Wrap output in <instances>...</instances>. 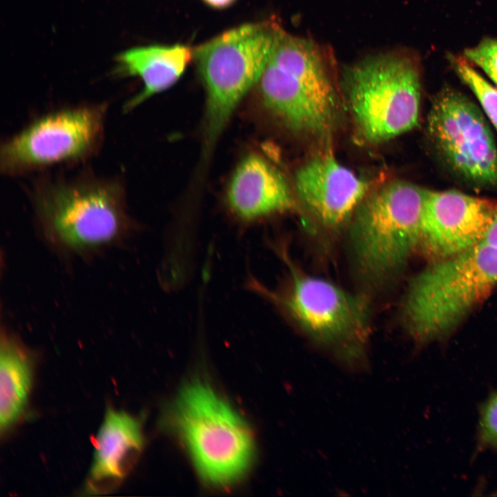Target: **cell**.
<instances>
[{
	"instance_id": "19",
	"label": "cell",
	"mask_w": 497,
	"mask_h": 497,
	"mask_svg": "<svg viewBox=\"0 0 497 497\" xmlns=\"http://www.w3.org/2000/svg\"><path fill=\"white\" fill-rule=\"evenodd\" d=\"M467 61L478 66L497 85V38L487 37L464 51Z\"/></svg>"
},
{
	"instance_id": "7",
	"label": "cell",
	"mask_w": 497,
	"mask_h": 497,
	"mask_svg": "<svg viewBox=\"0 0 497 497\" xmlns=\"http://www.w3.org/2000/svg\"><path fill=\"white\" fill-rule=\"evenodd\" d=\"M344 89L357 131L367 142L388 141L418 122L420 70L409 55L385 54L360 61L347 72Z\"/></svg>"
},
{
	"instance_id": "13",
	"label": "cell",
	"mask_w": 497,
	"mask_h": 497,
	"mask_svg": "<svg viewBox=\"0 0 497 497\" xmlns=\"http://www.w3.org/2000/svg\"><path fill=\"white\" fill-rule=\"evenodd\" d=\"M227 204L244 222L293 210L295 202L281 173L257 155L244 159L233 174L227 190Z\"/></svg>"
},
{
	"instance_id": "14",
	"label": "cell",
	"mask_w": 497,
	"mask_h": 497,
	"mask_svg": "<svg viewBox=\"0 0 497 497\" xmlns=\"http://www.w3.org/2000/svg\"><path fill=\"white\" fill-rule=\"evenodd\" d=\"M257 85L263 105L288 129L323 136L335 126L338 117L271 62L266 64Z\"/></svg>"
},
{
	"instance_id": "4",
	"label": "cell",
	"mask_w": 497,
	"mask_h": 497,
	"mask_svg": "<svg viewBox=\"0 0 497 497\" xmlns=\"http://www.w3.org/2000/svg\"><path fill=\"white\" fill-rule=\"evenodd\" d=\"M427 189L396 180L367 195L353 215L349 246L354 267L369 284L387 282L420 246Z\"/></svg>"
},
{
	"instance_id": "8",
	"label": "cell",
	"mask_w": 497,
	"mask_h": 497,
	"mask_svg": "<svg viewBox=\"0 0 497 497\" xmlns=\"http://www.w3.org/2000/svg\"><path fill=\"white\" fill-rule=\"evenodd\" d=\"M107 106L79 105L44 114L1 144L0 169L14 177L86 160L102 143Z\"/></svg>"
},
{
	"instance_id": "20",
	"label": "cell",
	"mask_w": 497,
	"mask_h": 497,
	"mask_svg": "<svg viewBox=\"0 0 497 497\" xmlns=\"http://www.w3.org/2000/svg\"><path fill=\"white\" fill-rule=\"evenodd\" d=\"M480 243L497 249V213L490 223Z\"/></svg>"
},
{
	"instance_id": "16",
	"label": "cell",
	"mask_w": 497,
	"mask_h": 497,
	"mask_svg": "<svg viewBox=\"0 0 497 497\" xmlns=\"http://www.w3.org/2000/svg\"><path fill=\"white\" fill-rule=\"evenodd\" d=\"M35 358L17 337L1 332L0 342V431L6 433L26 409L32 387Z\"/></svg>"
},
{
	"instance_id": "1",
	"label": "cell",
	"mask_w": 497,
	"mask_h": 497,
	"mask_svg": "<svg viewBox=\"0 0 497 497\" xmlns=\"http://www.w3.org/2000/svg\"><path fill=\"white\" fill-rule=\"evenodd\" d=\"M31 201L46 240L68 254L107 248L126 237L133 226L124 187L115 177H45L34 184Z\"/></svg>"
},
{
	"instance_id": "2",
	"label": "cell",
	"mask_w": 497,
	"mask_h": 497,
	"mask_svg": "<svg viewBox=\"0 0 497 497\" xmlns=\"http://www.w3.org/2000/svg\"><path fill=\"white\" fill-rule=\"evenodd\" d=\"M497 284V249L480 243L436 260L414 276L402 304L403 320L414 342L446 338Z\"/></svg>"
},
{
	"instance_id": "12",
	"label": "cell",
	"mask_w": 497,
	"mask_h": 497,
	"mask_svg": "<svg viewBox=\"0 0 497 497\" xmlns=\"http://www.w3.org/2000/svg\"><path fill=\"white\" fill-rule=\"evenodd\" d=\"M143 442L142 426L137 418L124 411L108 408L95 438L93 458L84 491L101 495L115 489L132 469Z\"/></svg>"
},
{
	"instance_id": "9",
	"label": "cell",
	"mask_w": 497,
	"mask_h": 497,
	"mask_svg": "<svg viewBox=\"0 0 497 497\" xmlns=\"http://www.w3.org/2000/svg\"><path fill=\"white\" fill-rule=\"evenodd\" d=\"M435 148L458 175L476 185L497 188V148L480 108L446 87L436 94L427 117Z\"/></svg>"
},
{
	"instance_id": "18",
	"label": "cell",
	"mask_w": 497,
	"mask_h": 497,
	"mask_svg": "<svg viewBox=\"0 0 497 497\" xmlns=\"http://www.w3.org/2000/svg\"><path fill=\"white\" fill-rule=\"evenodd\" d=\"M473 458L485 451L497 455V388L489 391L478 407Z\"/></svg>"
},
{
	"instance_id": "3",
	"label": "cell",
	"mask_w": 497,
	"mask_h": 497,
	"mask_svg": "<svg viewBox=\"0 0 497 497\" xmlns=\"http://www.w3.org/2000/svg\"><path fill=\"white\" fill-rule=\"evenodd\" d=\"M279 248L289 269L286 286L273 292L254 279L248 286L279 306L310 339L345 366L362 367L369 332L366 298L304 273Z\"/></svg>"
},
{
	"instance_id": "6",
	"label": "cell",
	"mask_w": 497,
	"mask_h": 497,
	"mask_svg": "<svg viewBox=\"0 0 497 497\" xmlns=\"http://www.w3.org/2000/svg\"><path fill=\"white\" fill-rule=\"evenodd\" d=\"M281 29L270 21L245 23L193 49V60L206 91L205 155L241 100L257 84Z\"/></svg>"
},
{
	"instance_id": "10",
	"label": "cell",
	"mask_w": 497,
	"mask_h": 497,
	"mask_svg": "<svg viewBox=\"0 0 497 497\" xmlns=\"http://www.w3.org/2000/svg\"><path fill=\"white\" fill-rule=\"evenodd\" d=\"M496 213L493 200L427 189L420 245L436 260L461 253L480 243Z\"/></svg>"
},
{
	"instance_id": "17",
	"label": "cell",
	"mask_w": 497,
	"mask_h": 497,
	"mask_svg": "<svg viewBox=\"0 0 497 497\" xmlns=\"http://www.w3.org/2000/svg\"><path fill=\"white\" fill-rule=\"evenodd\" d=\"M449 60L459 78L474 94L482 110L497 131V88L477 72L465 57L450 55Z\"/></svg>"
},
{
	"instance_id": "15",
	"label": "cell",
	"mask_w": 497,
	"mask_h": 497,
	"mask_svg": "<svg viewBox=\"0 0 497 497\" xmlns=\"http://www.w3.org/2000/svg\"><path fill=\"white\" fill-rule=\"evenodd\" d=\"M193 60L189 46L150 45L126 50L116 56L115 72L121 77H139L142 89L124 105L126 113L133 110L152 96L175 84Z\"/></svg>"
},
{
	"instance_id": "21",
	"label": "cell",
	"mask_w": 497,
	"mask_h": 497,
	"mask_svg": "<svg viewBox=\"0 0 497 497\" xmlns=\"http://www.w3.org/2000/svg\"><path fill=\"white\" fill-rule=\"evenodd\" d=\"M207 6L215 9H224L232 6L236 0H202Z\"/></svg>"
},
{
	"instance_id": "5",
	"label": "cell",
	"mask_w": 497,
	"mask_h": 497,
	"mask_svg": "<svg viewBox=\"0 0 497 497\" xmlns=\"http://www.w3.org/2000/svg\"><path fill=\"white\" fill-rule=\"evenodd\" d=\"M173 421L206 483L228 486L247 472L254 454L252 432L208 384L195 381L182 388L173 407Z\"/></svg>"
},
{
	"instance_id": "11",
	"label": "cell",
	"mask_w": 497,
	"mask_h": 497,
	"mask_svg": "<svg viewBox=\"0 0 497 497\" xmlns=\"http://www.w3.org/2000/svg\"><path fill=\"white\" fill-rule=\"evenodd\" d=\"M295 185L304 208L328 231L338 230L353 217L369 189L366 181L328 154L302 166Z\"/></svg>"
}]
</instances>
